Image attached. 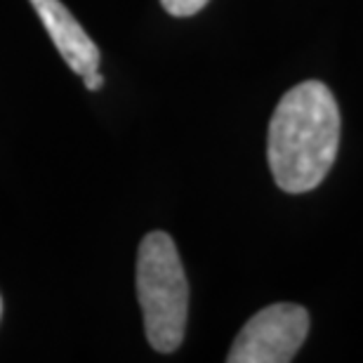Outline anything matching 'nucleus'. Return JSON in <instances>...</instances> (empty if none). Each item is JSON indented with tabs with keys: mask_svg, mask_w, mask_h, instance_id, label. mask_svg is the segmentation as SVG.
<instances>
[{
	"mask_svg": "<svg viewBox=\"0 0 363 363\" xmlns=\"http://www.w3.org/2000/svg\"><path fill=\"white\" fill-rule=\"evenodd\" d=\"M340 108L321 81H304L281 97L267 137L272 175L283 191L316 189L335 163Z\"/></svg>",
	"mask_w": 363,
	"mask_h": 363,
	"instance_id": "f257e3e1",
	"label": "nucleus"
},
{
	"mask_svg": "<svg viewBox=\"0 0 363 363\" xmlns=\"http://www.w3.org/2000/svg\"><path fill=\"white\" fill-rule=\"evenodd\" d=\"M137 297L144 330L156 352L170 354L184 340L189 316V283L175 241L151 231L137 250Z\"/></svg>",
	"mask_w": 363,
	"mask_h": 363,
	"instance_id": "f03ea898",
	"label": "nucleus"
},
{
	"mask_svg": "<svg viewBox=\"0 0 363 363\" xmlns=\"http://www.w3.org/2000/svg\"><path fill=\"white\" fill-rule=\"evenodd\" d=\"M309 335V311L302 304L279 302L257 311L236 335L229 363H288Z\"/></svg>",
	"mask_w": 363,
	"mask_h": 363,
	"instance_id": "7ed1b4c3",
	"label": "nucleus"
},
{
	"mask_svg": "<svg viewBox=\"0 0 363 363\" xmlns=\"http://www.w3.org/2000/svg\"><path fill=\"white\" fill-rule=\"evenodd\" d=\"M31 5L74 74L83 76L99 69V48L62 0H31Z\"/></svg>",
	"mask_w": 363,
	"mask_h": 363,
	"instance_id": "20e7f679",
	"label": "nucleus"
},
{
	"mask_svg": "<svg viewBox=\"0 0 363 363\" xmlns=\"http://www.w3.org/2000/svg\"><path fill=\"white\" fill-rule=\"evenodd\" d=\"M210 0H161L165 12L172 17H191V14L201 12Z\"/></svg>",
	"mask_w": 363,
	"mask_h": 363,
	"instance_id": "39448f33",
	"label": "nucleus"
},
{
	"mask_svg": "<svg viewBox=\"0 0 363 363\" xmlns=\"http://www.w3.org/2000/svg\"><path fill=\"white\" fill-rule=\"evenodd\" d=\"M83 83H85V88H88V90L97 92V90H101V85H104V76L94 69V71H88V74H83Z\"/></svg>",
	"mask_w": 363,
	"mask_h": 363,
	"instance_id": "423d86ee",
	"label": "nucleus"
},
{
	"mask_svg": "<svg viewBox=\"0 0 363 363\" xmlns=\"http://www.w3.org/2000/svg\"><path fill=\"white\" fill-rule=\"evenodd\" d=\"M0 316H3V297H0Z\"/></svg>",
	"mask_w": 363,
	"mask_h": 363,
	"instance_id": "0eeeda50",
	"label": "nucleus"
}]
</instances>
